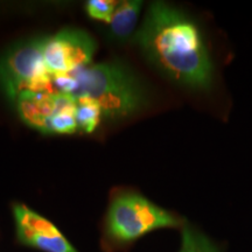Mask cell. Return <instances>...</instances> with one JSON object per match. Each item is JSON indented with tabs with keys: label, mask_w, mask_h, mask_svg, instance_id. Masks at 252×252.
<instances>
[{
	"label": "cell",
	"mask_w": 252,
	"mask_h": 252,
	"mask_svg": "<svg viewBox=\"0 0 252 252\" xmlns=\"http://www.w3.org/2000/svg\"><path fill=\"white\" fill-rule=\"evenodd\" d=\"M149 62L163 76L193 90H209L214 65L197 25L165 2H153L135 35Z\"/></svg>",
	"instance_id": "6da1fadb"
},
{
	"label": "cell",
	"mask_w": 252,
	"mask_h": 252,
	"mask_svg": "<svg viewBox=\"0 0 252 252\" xmlns=\"http://www.w3.org/2000/svg\"><path fill=\"white\" fill-rule=\"evenodd\" d=\"M43 59L50 74H74L89 67L96 52V43L87 32L63 30L41 39Z\"/></svg>",
	"instance_id": "5b68a950"
},
{
	"label": "cell",
	"mask_w": 252,
	"mask_h": 252,
	"mask_svg": "<svg viewBox=\"0 0 252 252\" xmlns=\"http://www.w3.org/2000/svg\"><path fill=\"white\" fill-rule=\"evenodd\" d=\"M180 252H222L206 235L190 225L182 228V242Z\"/></svg>",
	"instance_id": "30bf717a"
},
{
	"label": "cell",
	"mask_w": 252,
	"mask_h": 252,
	"mask_svg": "<svg viewBox=\"0 0 252 252\" xmlns=\"http://www.w3.org/2000/svg\"><path fill=\"white\" fill-rule=\"evenodd\" d=\"M76 89L72 97L87 96L100 106L105 119L134 115L146 105V91L137 75L118 61L91 64L74 72Z\"/></svg>",
	"instance_id": "7a4b0ae2"
},
{
	"label": "cell",
	"mask_w": 252,
	"mask_h": 252,
	"mask_svg": "<svg viewBox=\"0 0 252 252\" xmlns=\"http://www.w3.org/2000/svg\"><path fill=\"white\" fill-rule=\"evenodd\" d=\"M76 99V111H75V117H76L78 130L91 133L99 125L102 116V110L100 106L94 102V99L87 96H80Z\"/></svg>",
	"instance_id": "9c48e42d"
},
{
	"label": "cell",
	"mask_w": 252,
	"mask_h": 252,
	"mask_svg": "<svg viewBox=\"0 0 252 252\" xmlns=\"http://www.w3.org/2000/svg\"><path fill=\"white\" fill-rule=\"evenodd\" d=\"M61 100L62 94L36 91L19 94L13 102L18 115L25 124L41 133L48 134L49 121L59 110Z\"/></svg>",
	"instance_id": "52a82bcc"
},
{
	"label": "cell",
	"mask_w": 252,
	"mask_h": 252,
	"mask_svg": "<svg viewBox=\"0 0 252 252\" xmlns=\"http://www.w3.org/2000/svg\"><path fill=\"white\" fill-rule=\"evenodd\" d=\"M0 88L12 100L24 93H56L53 75L43 59L41 39L17 43L0 58Z\"/></svg>",
	"instance_id": "277c9868"
},
{
	"label": "cell",
	"mask_w": 252,
	"mask_h": 252,
	"mask_svg": "<svg viewBox=\"0 0 252 252\" xmlns=\"http://www.w3.org/2000/svg\"><path fill=\"white\" fill-rule=\"evenodd\" d=\"M118 4L112 0H90L87 2V13L94 20L110 24Z\"/></svg>",
	"instance_id": "8fae6325"
},
{
	"label": "cell",
	"mask_w": 252,
	"mask_h": 252,
	"mask_svg": "<svg viewBox=\"0 0 252 252\" xmlns=\"http://www.w3.org/2000/svg\"><path fill=\"white\" fill-rule=\"evenodd\" d=\"M143 2L137 0L123 1L117 6L110 21V35L117 41H125L137 26Z\"/></svg>",
	"instance_id": "ba28073f"
},
{
	"label": "cell",
	"mask_w": 252,
	"mask_h": 252,
	"mask_svg": "<svg viewBox=\"0 0 252 252\" xmlns=\"http://www.w3.org/2000/svg\"><path fill=\"white\" fill-rule=\"evenodd\" d=\"M182 220L135 193L118 195L110 204L106 235L111 242L127 244L154 230L178 228Z\"/></svg>",
	"instance_id": "3957f363"
},
{
	"label": "cell",
	"mask_w": 252,
	"mask_h": 252,
	"mask_svg": "<svg viewBox=\"0 0 252 252\" xmlns=\"http://www.w3.org/2000/svg\"><path fill=\"white\" fill-rule=\"evenodd\" d=\"M17 236L21 243L43 252H77L50 220L25 204H14Z\"/></svg>",
	"instance_id": "8992f818"
}]
</instances>
